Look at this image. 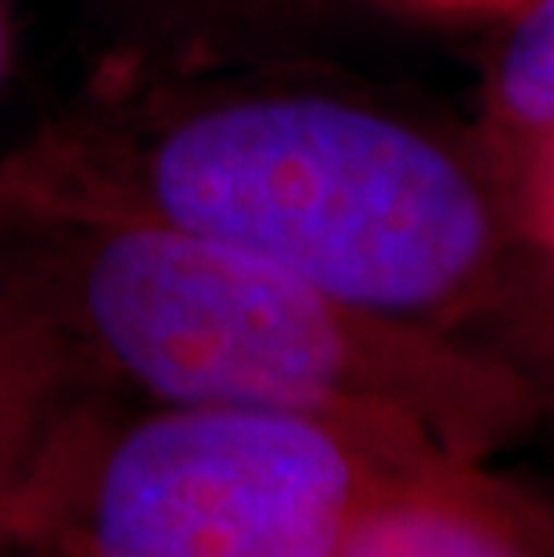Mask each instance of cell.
Listing matches in <instances>:
<instances>
[{
  "label": "cell",
  "instance_id": "obj_9",
  "mask_svg": "<svg viewBox=\"0 0 554 557\" xmlns=\"http://www.w3.org/2000/svg\"><path fill=\"white\" fill-rule=\"evenodd\" d=\"M440 4H490V0H440Z\"/></svg>",
  "mask_w": 554,
  "mask_h": 557
},
{
  "label": "cell",
  "instance_id": "obj_6",
  "mask_svg": "<svg viewBox=\"0 0 554 557\" xmlns=\"http://www.w3.org/2000/svg\"><path fill=\"white\" fill-rule=\"evenodd\" d=\"M493 104L508 126L554 137V0H533L501 47Z\"/></svg>",
  "mask_w": 554,
  "mask_h": 557
},
{
  "label": "cell",
  "instance_id": "obj_3",
  "mask_svg": "<svg viewBox=\"0 0 554 557\" xmlns=\"http://www.w3.org/2000/svg\"><path fill=\"white\" fill-rule=\"evenodd\" d=\"M426 446L317 413L87 403L8 525L47 557H338L374 482Z\"/></svg>",
  "mask_w": 554,
  "mask_h": 557
},
{
  "label": "cell",
  "instance_id": "obj_8",
  "mask_svg": "<svg viewBox=\"0 0 554 557\" xmlns=\"http://www.w3.org/2000/svg\"><path fill=\"white\" fill-rule=\"evenodd\" d=\"M0 557H47V554L26 536V532L0 521Z\"/></svg>",
  "mask_w": 554,
  "mask_h": 557
},
{
  "label": "cell",
  "instance_id": "obj_5",
  "mask_svg": "<svg viewBox=\"0 0 554 557\" xmlns=\"http://www.w3.org/2000/svg\"><path fill=\"white\" fill-rule=\"evenodd\" d=\"M90 399L29 317L0 292V521L15 515L58 435Z\"/></svg>",
  "mask_w": 554,
  "mask_h": 557
},
{
  "label": "cell",
  "instance_id": "obj_4",
  "mask_svg": "<svg viewBox=\"0 0 554 557\" xmlns=\"http://www.w3.org/2000/svg\"><path fill=\"white\" fill-rule=\"evenodd\" d=\"M338 557H554V507L482 457L426 446L374 482Z\"/></svg>",
  "mask_w": 554,
  "mask_h": 557
},
{
  "label": "cell",
  "instance_id": "obj_2",
  "mask_svg": "<svg viewBox=\"0 0 554 557\" xmlns=\"http://www.w3.org/2000/svg\"><path fill=\"white\" fill-rule=\"evenodd\" d=\"M0 184L145 212L426 327L465 310L497 256L490 198L443 140L296 83L115 101Z\"/></svg>",
  "mask_w": 554,
  "mask_h": 557
},
{
  "label": "cell",
  "instance_id": "obj_1",
  "mask_svg": "<svg viewBox=\"0 0 554 557\" xmlns=\"http://www.w3.org/2000/svg\"><path fill=\"white\" fill-rule=\"evenodd\" d=\"M0 292L98 403L317 413L482 460L547 413L435 327L145 212L0 184Z\"/></svg>",
  "mask_w": 554,
  "mask_h": 557
},
{
  "label": "cell",
  "instance_id": "obj_7",
  "mask_svg": "<svg viewBox=\"0 0 554 557\" xmlns=\"http://www.w3.org/2000/svg\"><path fill=\"white\" fill-rule=\"evenodd\" d=\"M529 223H533L537 238L554 256V137L544 140L533 176H529Z\"/></svg>",
  "mask_w": 554,
  "mask_h": 557
}]
</instances>
